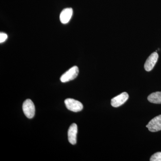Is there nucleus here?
I'll return each mask as SVG.
<instances>
[{"label": "nucleus", "mask_w": 161, "mask_h": 161, "mask_svg": "<svg viewBox=\"0 0 161 161\" xmlns=\"http://www.w3.org/2000/svg\"><path fill=\"white\" fill-rule=\"evenodd\" d=\"M150 161H161V152H157L153 154L150 158Z\"/></svg>", "instance_id": "obj_10"}, {"label": "nucleus", "mask_w": 161, "mask_h": 161, "mask_svg": "<svg viewBox=\"0 0 161 161\" xmlns=\"http://www.w3.org/2000/svg\"><path fill=\"white\" fill-rule=\"evenodd\" d=\"M23 110L26 117L32 118L35 114V107L33 102L31 99H27L23 102Z\"/></svg>", "instance_id": "obj_3"}, {"label": "nucleus", "mask_w": 161, "mask_h": 161, "mask_svg": "<svg viewBox=\"0 0 161 161\" xmlns=\"http://www.w3.org/2000/svg\"><path fill=\"white\" fill-rule=\"evenodd\" d=\"M78 133V126L76 124L71 125L68 132V140L72 145H75L77 143V136Z\"/></svg>", "instance_id": "obj_7"}, {"label": "nucleus", "mask_w": 161, "mask_h": 161, "mask_svg": "<svg viewBox=\"0 0 161 161\" xmlns=\"http://www.w3.org/2000/svg\"><path fill=\"white\" fill-rule=\"evenodd\" d=\"M79 73V69L77 66H73L61 76L60 81L66 82L74 80L77 78Z\"/></svg>", "instance_id": "obj_2"}, {"label": "nucleus", "mask_w": 161, "mask_h": 161, "mask_svg": "<svg viewBox=\"0 0 161 161\" xmlns=\"http://www.w3.org/2000/svg\"><path fill=\"white\" fill-rule=\"evenodd\" d=\"M129 98V95L126 92H123L118 96L112 98L111 105L112 107L117 108L125 103Z\"/></svg>", "instance_id": "obj_5"}, {"label": "nucleus", "mask_w": 161, "mask_h": 161, "mask_svg": "<svg viewBox=\"0 0 161 161\" xmlns=\"http://www.w3.org/2000/svg\"><path fill=\"white\" fill-rule=\"evenodd\" d=\"M73 10L71 8H67L64 9L60 14V22L63 24H66L71 19L73 15Z\"/></svg>", "instance_id": "obj_8"}, {"label": "nucleus", "mask_w": 161, "mask_h": 161, "mask_svg": "<svg viewBox=\"0 0 161 161\" xmlns=\"http://www.w3.org/2000/svg\"><path fill=\"white\" fill-rule=\"evenodd\" d=\"M64 103L67 108L72 112H80L83 108V105L80 102L73 98H67L64 100Z\"/></svg>", "instance_id": "obj_1"}, {"label": "nucleus", "mask_w": 161, "mask_h": 161, "mask_svg": "<svg viewBox=\"0 0 161 161\" xmlns=\"http://www.w3.org/2000/svg\"><path fill=\"white\" fill-rule=\"evenodd\" d=\"M158 55L156 52L153 53L147 59L144 65L145 69L147 71L152 70L158 60Z\"/></svg>", "instance_id": "obj_6"}, {"label": "nucleus", "mask_w": 161, "mask_h": 161, "mask_svg": "<svg viewBox=\"0 0 161 161\" xmlns=\"http://www.w3.org/2000/svg\"><path fill=\"white\" fill-rule=\"evenodd\" d=\"M148 100L151 103H161V92H156L149 95Z\"/></svg>", "instance_id": "obj_9"}, {"label": "nucleus", "mask_w": 161, "mask_h": 161, "mask_svg": "<svg viewBox=\"0 0 161 161\" xmlns=\"http://www.w3.org/2000/svg\"><path fill=\"white\" fill-rule=\"evenodd\" d=\"M7 37L8 36L6 34L4 33H1L0 34V43H2L5 42L7 39Z\"/></svg>", "instance_id": "obj_11"}, {"label": "nucleus", "mask_w": 161, "mask_h": 161, "mask_svg": "<svg viewBox=\"0 0 161 161\" xmlns=\"http://www.w3.org/2000/svg\"><path fill=\"white\" fill-rule=\"evenodd\" d=\"M150 132H156L161 130V115L156 116L146 126Z\"/></svg>", "instance_id": "obj_4"}]
</instances>
